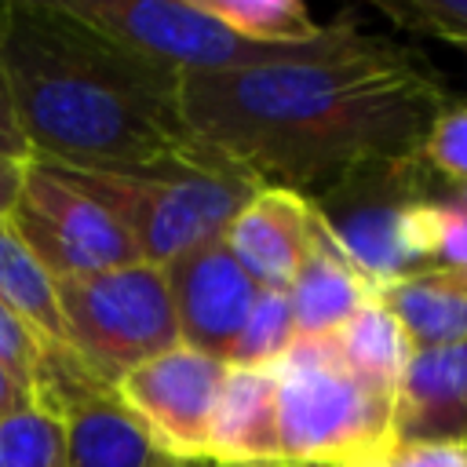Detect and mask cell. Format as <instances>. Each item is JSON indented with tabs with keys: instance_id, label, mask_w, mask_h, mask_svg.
<instances>
[{
	"instance_id": "1",
	"label": "cell",
	"mask_w": 467,
	"mask_h": 467,
	"mask_svg": "<svg viewBox=\"0 0 467 467\" xmlns=\"http://www.w3.org/2000/svg\"><path fill=\"white\" fill-rule=\"evenodd\" d=\"M182 117L208 153L259 186L317 197L343 175L420 153L449 95L427 58L387 36L230 73H182Z\"/></svg>"
},
{
	"instance_id": "2",
	"label": "cell",
	"mask_w": 467,
	"mask_h": 467,
	"mask_svg": "<svg viewBox=\"0 0 467 467\" xmlns=\"http://www.w3.org/2000/svg\"><path fill=\"white\" fill-rule=\"evenodd\" d=\"M0 58L33 161L66 171H139L197 153L179 80L62 0L0 4Z\"/></svg>"
},
{
	"instance_id": "3",
	"label": "cell",
	"mask_w": 467,
	"mask_h": 467,
	"mask_svg": "<svg viewBox=\"0 0 467 467\" xmlns=\"http://www.w3.org/2000/svg\"><path fill=\"white\" fill-rule=\"evenodd\" d=\"M135 241L139 259L164 266L175 255L226 234L241 204L259 190L252 175L204 146L139 171H66Z\"/></svg>"
},
{
	"instance_id": "4",
	"label": "cell",
	"mask_w": 467,
	"mask_h": 467,
	"mask_svg": "<svg viewBox=\"0 0 467 467\" xmlns=\"http://www.w3.org/2000/svg\"><path fill=\"white\" fill-rule=\"evenodd\" d=\"M274 372L281 467H361L398 449L394 394L358 379L328 336H296Z\"/></svg>"
},
{
	"instance_id": "5",
	"label": "cell",
	"mask_w": 467,
	"mask_h": 467,
	"mask_svg": "<svg viewBox=\"0 0 467 467\" xmlns=\"http://www.w3.org/2000/svg\"><path fill=\"white\" fill-rule=\"evenodd\" d=\"M55 288L66 347L106 387H117L124 372L179 343L168 281L153 263L66 277Z\"/></svg>"
},
{
	"instance_id": "6",
	"label": "cell",
	"mask_w": 467,
	"mask_h": 467,
	"mask_svg": "<svg viewBox=\"0 0 467 467\" xmlns=\"http://www.w3.org/2000/svg\"><path fill=\"white\" fill-rule=\"evenodd\" d=\"M77 18L109 33L124 47L171 66L175 73H230L277 66L296 58H314L350 44L361 29L350 18H339L332 36L306 47H270L237 36L197 0H62Z\"/></svg>"
},
{
	"instance_id": "7",
	"label": "cell",
	"mask_w": 467,
	"mask_h": 467,
	"mask_svg": "<svg viewBox=\"0 0 467 467\" xmlns=\"http://www.w3.org/2000/svg\"><path fill=\"white\" fill-rule=\"evenodd\" d=\"M438 182L423 153H409L365 164L310 201L347 259L383 292L416 270L401 248V219L412 204L438 197Z\"/></svg>"
},
{
	"instance_id": "8",
	"label": "cell",
	"mask_w": 467,
	"mask_h": 467,
	"mask_svg": "<svg viewBox=\"0 0 467 467\" xmlns=\"http://www.w3.org/2000/svg\"><path fill=\"white\" fill-rule=\"evenodd\" d=\"M7 223L55 281L142 263L124 226L58 168L40 161L26 164Z\"/></svg>"
},
{
	"instance_id": "9",
	"label": "cell",
	"mask_w": 467,
	"mask_h": 467,
	"mask_svg": "<svg viewBox=\"0 0 467 467\" xmlns=\"http://www.w3.org/2000/svg\"><path fill=\"white\" fill-rule=\"evenodd\" d=\"M226 361L175 343L117 379L120 405L175 460H204L208 423L226 379Z\"/></svg>"
},
{
	"instance_id": "10",
	"label": "cell",
	"mask_w": 467,
	"mask_h": 467,
	"mask_svg": "<svg viewBox=\"0 0 467 467\" xmlns=\"http://www.w3.org/2000/svg\"><path fill=\"white\" fill-rule=\"evenodd\" d=\"M161 270L168 281L179 343L226 361L237 332L248 321L259 285L244 274L223 237L175 255Z\"/></svg>"
},
{
	"instance_id": "11",
	"label": "cell",
	"mask_w": 467,
	"mask_h": 467,
	"mask_svg": "<svg viewBox=\"0 0 467 467\" xmlns=\"http://www.w3.org/2000/svg\"><path fill=\"white\" fill-rule=\"evenodd\" d=\"M314 230L317 208L310 197L281 186H259L234 215L223 241L259 288L285 292L310 252Z\"/></svg>"
},
{
	"instance_id": "12",
	"label": "cell",
	"mask_w": 467,
	"mask_h": 467,
	"mask_svg": "<svg viewBox=\"0 0 467 467\" xmlns=\"http://www.w3.org/2000/svg\"><path fill=\"white\" fill-rule=\"evenodd\" d=\"M394 438L398 445L467 438V339L416 347L394 387Z\"/></svg>"
},
{
	"instance_id": "13",
	"label": "cell",
	"mask_w": 467,
	"mask_h": 467,
	"mask_svg": "<svg viewBox=\"0 0 467 467\" xmlns=\"http://www.w3.org/2000/svg\"><path fill=\"white\" fill-rule=\"evenodd\" d=\"M219 467H281L277 449V372L230 365L204 441Z\"/></svg>"
},
{
	"instance_id": "14",
	"label": "cell",
	"mask_w": 467,
	"mask_h": 467,
	"mask_svg": "<svg viewBox=\"0 0 467 467\" xmlns=\"http://www.w3.org/2000/svg\"><path fill=\"white\" fill-rule=\"evenodd\" d=\"M296 317V336L299 339H317L332 336L358 306L376 299V285L347 259V252L336 244L328 226L317 215V230L310 241L306 259L299 263L292 285L285 288Z\"/></svg>"
},
{
	"instance_id": "15",
	"label": "cell",
	"mask_w": 467,
	"mask_h": 467,
	"mask_svg": "<svg viewBox=\"0 0 467 467\" xmlns=\"http://www.w3.org/2000/svg\"><path fill=\"white\" fill-rule=\"evenodd\" d=\"M379 299L394 310L416 347H449L467 339V270H412L387 285Z\"/></svg>"
},
{
	"instance_id": "16",
	"label": "cell",
	"mask_w": 467,
	"mask_h": 467,
	"mask_svg": "<svg viewBox=\"0 0 467 467\" xmlns=\"http://www.w3.org/2000/svg\"><path fill=\"white\" fill-rule=\"evenodd\" d=\"M66 467H146L157 452L150 431L120 405L117 390L62 416Z\"/></svg>"
},
{
	"instance_id": "17",
	"label": "cell",
	"mask_w": 467,
	"mask_h": 467,
	"mask_svg": "<svg viewBox=\"0 0 467 467\" xmlns=\"http://www.w3.org/2000/svg\"><path fill=\"white\" fill-rule=\"evenodd\" d=\"M332 347L339 354V361L365 379L368 387L390 390L398 387L409 358L416 354V343L409 339L405 325L394 317V310L376 296L365 306H358L332 336Z\"/></svg>"
},
{
	"instance_id": "18",
	"label": "cell",
	"mask_w": 467,
	"mask_h": 467,
	"mask_svg": "<svg viewBox=\"0 0 467 467\" xmlns=\"http://www.w3.org/2000/svg\"><path fill=\"white\" fill-rule=\"evenodd\" d=\"M0 303H7L47 347H66L62 310L55 277L15 234L7 215H0Z\"/></svg>"
},
{
	"instance_id": "19",
	"label": "cell",
	"mask_w": 467,
	"mask_h": 467,
	"mask_svg": "<svg viewBox=\"0 0 467 467\" xmlns=\"http://www.w3.org/2000/svg\"><path fill=\"white\" fill-rule=\"evenodd\" d=\"M237 36L270 47H306L332 36L336 22H314L299 0H197Z\"/></svg>"
},
{
	"instance_id": "20",
	"label": "cell",
	"mask_w": 467,
	"mask_h": 467,
	"mask_svg": "<svg viewBox=\"0 0 467 467\" xmlns=\"http://www.w3.org/2000/svg\"><path fill=\"white\" fill-rule=\"evenodd\" d=\"M296 343V317H292V303L288 292L281 288H259L244 328L237 332L226 365H241V368H270L277 365L288 347Z\"/></svg>"
},
{
	"instance_id": "21",
	"label": "cell",
	"mask_w": 467,
	"mask_h": 467,
	"mask_svg": "<svg viewBox=\"0 0 467 467\" xmlns=\"http://www.w3.org/2000/svg\"><path fill=\"white\" fill-rule=\"evenodd\" d=\"M0 467H66L62 420L36 401L0 420Z\"/></svg>"
},
{
	"instance_id": "22",
	"label": "cell",
	"mask_w": 467,
	"mask_h": 467,
	"mask_svg": "<svg viewBox=\"0 0 467 467\" xmlns=\"http://www.w3.org/2000/svg\"><path fill=\"white\" fill-rule=\"evenodd\" d=\"M372 7L409 33L438 36L456 47L467 44V0H372Z\"/></svg>"
},
{
	"instance_id": "23",
	"label": "cell",
	"mask_w": 467,
	"mask_h": 467,
	"mask_svg": "<svg viewBox=\"0 0 467 467\" xmlns=\"http://www.w3.org/2000/svg\"><path fill=\"white\" fill-rule=\"evenodd\" d=\"M420 153L441 182L467 186V102H445V109L434 117Z\"/></svg>"
},
{
	"instance_id": "24",
	"label": "cell",
	"mask_w": 467,
	"mask_h": 467,
	"mask_svg": "<svg viewBox=\"0 0 467 467\" xmlns=\"http://www.w3.org/2000/svg\"><path fill=\"white\" fill-rule=\"evenodd\" d=\"M44 350H47V343H40L36 332L7 303H0V365L7 372H15L29 387V394H33V379L40 372Z\"/></svg>"
},
{
	"instance_id": "25",
	"label": "cell",
	"mask_w": 467,
	"mask_h": 467,
	"mask_svg": "<svg viewBox=\"0 0 467 467\" xmlns=\"http://www.w3.org/2000/svg\"><path fill=\"white\" fill-rule=\"evenodd\" d=\"M434 266L467 270V208L456 204L449 193L438 197V252Z\"/></svg>"
},
{
	"instance_id": "26",
	"label": "cell",
	"mask_w": 467,
	"mask_h": 467,
	"mask_svg": "<svg viewBox=\"0 0 467 467\" xmlns=\"http://www.w3.org/2000/svg\"><path fill=\"white\" fill-rule=\"evenodd\" d=\"M405 467H467V438L463 441H416L398 445Z\"/></svg>"
},
{
	"instance_id": "27",
	"label": "cell",
	"mask_w": 467,
	"mask_h": 467,
	"mask_svg": "<svg viewBox=\"0 0 467 467\" xmlns=\"http://www.w3.org/2000/svg\"><path fill=\"white\" fill-rule=\"evenodd\" d=\"M0 157L22 161V164L33 161V153H29V146H26V139H22L18 117H15V102H11V88H7L4 58H0Z\"/></svg>"
},
{
	"instance_id": "28",
	"label": "cell",
	"mask_w": 467,
	"mask_h": 467,
	"mask_svg": "<svg viewBox=\"0 0 467 467\" xmlns=\"http://www.w3.org/2000/svg\"><path fill=\"white\" fill-rule=\"evenodd\" d=\"M33 401V394H29V387L15 376V372H7L4 365H0V420H7L11 412H18V409H26Z\"/></svg>"
},
{
	"instance_id": "29",
	"label": "cell",
	"mask_w": 467,
	"mask_h": 467,
	"mask_svg": "<svg viewBox=\"0 0 467 467\" xmlns=\"http://www.w3.org/2000/svg\"><path fill=\"white\" fill-rule=\"evenodd\" d=\"M22 171L26 164L22 161H11V157H0V215L11 212L18 190H22Z\"/></svg>"
},
{
	"instance_id": "30",
	"label": "cell",
	"mask_w": 467,
	"mask_h": 467,
	"mask_svg": "<svg viewBox=\"0 0 467 467\" xmlns=\"http://www.w3.org/2000/svg\"><path fill=\"white\" fill-rule=\"evenodd\" d=\"M146 467H186V460H175V456H168V452H153V460L146 463Z\"/></svg>"
},
{
	"instance_id": "31",
	"label": "cell",
	"mask_w": 467,
	"mask_h": 467,
	"mask_svg": "<svg viewBox=\"0 0 467 467\" xmlns=\"http://www.w3.org/2000/svg\"><path fill=\"white\" fill-rule=\"evenodd\" d=\"M361 467H405V463H401V456H398V449H394L390 456H379V460H372V463H361Z\"/></svg>"
},
{
	"instance_id": "32",
	"label": "cell",
	"mask_w": 467,
	"mask_h": 467,
	"mask_svg": "<svg viewBox=\"0 0 467 467\" xmlns=\"http://www.w3.org/2000/svg\"><path fill=\"white\" fill-rule=\"evenodd\" d=\"M463 51H467V44H463Z\"/></svg>"
}]
</instances>
